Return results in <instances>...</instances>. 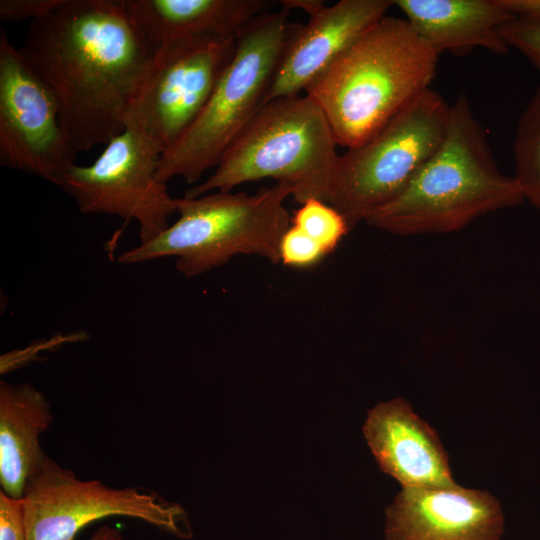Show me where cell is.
Masks as SVG:
<instances>
[{"label": "cell", "mask_w": 540, "mask_h": 540, "mask_svg": "<svg viewBox=\"0 0 540 540\" xmlns=\"http://www.w3.org/2000/svg\"><path fill=\"white\" fill-rule=\"evenodd\" d=\"M19 50L52 94L77 153L125 129L155 52L122 0H63L30 21Z\"/></svg>", "instance_id": "obj_1"}, {"label": "cell", "mask_w": 540, "mask_h": 540, "mask_svg": "<svg viewBox=\"0 0 540 540\" xmlns=\"http://www.w3.org/2000/svg\"><path fill=\"white\" fill-rule=\"evenodd\" d=\"M523 201L515 179L498 169L485 130L461 95L450 105L447 130L434 154L365 222L399 236L450 233Z\"/></svg>", "instance_id": "obj_2"}, {"label": "cell", "mask_w": 540, "mask_h": 540, "mask_svg": "<svg viewBox=\"0 0 540 540\" xmlns=\"http://www.w3.org/2000/svg\"><path fill=\"white\" fill-rule=\"evenodd\" d=\"M439 55L405 18L384 16L304 90L338 145L356 147L426 89Z\"/></svg>", "instance_id": "obj_3"}, {"label": "cell", "mask_w": 540, "mask_h": 540, "mask_svg": "<svg viewBox=\"0 0 540 540\" xmlns=\"http://www.w3.org/2000/svg\"><path fill=\"white\" fill-rule=\"evenodd\" d=\"M337 145L324 113L308 96L272 99L228 147L214 172L184 196L228 192L272 178L288 184L299 204L309 199L326 202L339 158Z\"/></svg>", "instance_id": "obj_4"}, {"label": "cell", "mask_w": 540, "mask_h": 540, "mask_svg": "<svg viewBox=\"0 0 540 540\" xmlns=\"http://www.w3.org/2000/svg\"><path fill=\"white\" fill-rule=\"evenodd\" d=\"M289 196L291 187L276 182L254 194L216 191L176 198L177 220L117 260L135 264L173 256L177 270L187 278L220 267L239 254L258 255L277 264L280 240L291 225L284 205Z\"/></svg>", "instance_id": "obj_5"}, {"label": "cell", "mask_w": 540, "mask_h": 540, "mask_svg": "<svg viewBox=\"0 0 540 540\" xmlns=\"http://www.w3.org/2000/svg\"><path fill=\"white\" fill-rule=\"evenodd\" d=\"M280 9L255 19L237 38L235 52L200 115L165 152L158 178L199 183L266 102L285 48L298 27Z\"/></svg>", "instance_id": "obj_6"}, {"label": "cell", "mask_w": 540, "mask_h": 540, "mask_svg": "<svg viewBox=\"0 0 540 540\" xmlns=\"http://www.w3.org/2000/svg\"><path fill=\"white\" fill-rule=\"evenodd\" d=\"M449 112L444 98L428 88L367 141L339 155L326 202L350 229L400 194L434 154Z\"/></svg>", "instance_id": "obj_7"}, {"label": "cell", "mask_w": 540, "mask_h": 540, "mask_svg": "<svg viewBox=\"0 0 540 540\" xmlns=\"http://www.w3.org/2000/svg\"><path fill=\"white\" fill-rule=\"evenodd\" d=\"M161 155L148 135L127 124L93 163H74L56 186L69 194L84 214L136 221L140 243H144L164 231L176 213V198L157 175Z\"/></svg>", "instance_id": "obj_8"}, {"label": "cell", "mask_w": 540, "mask_h": 540, "mask_svg": "<svg viewBox=\"0 0 540 540\" xmlns=\"http://www.w3.org/2000/svg\"><path fill=\"white\" fill-rule=\"evenodd\" d=\"M27 540H74L88 524L111 516L141 520L178 538L191 537L186 511L138 487L81 480L48 458L22 498Z\"/></svg>", "instance_id": "obj_9"}, {"label": "cell", "mask_w": 540, "mask_h": 540, "mask_svg": "<svg viewBox=\"0 0 540 540\" xmlns=\"http://www.w3.org/2000/svg\"><path fill=\"white\" fill-rule=\"evenodd\" d=\"M237 38L173 42L154 52L129 108L127 124L165 152L200 115L229 64Z\"/></svg>", "instance_id": "obj_10"}, {"label": "cell", "mask_w": 540, "mask_h": 540, "mask_svg": "<svg viewBox=\"0 0 540 540\" xmlns=\"http://www.w3.org/2000/svg\"><path fill=\"white\" fill-rule=\"evenodd\" d=\"M57 104L0 29V164L57 185L75 163Z\"/></svg>", "instance_id": "obj_11"}, {"label": "cell", "mask_w": 540, "mask_h": 540, "mask_svg": "<svg viewBox=\"0 0 540 540\" xmlns=\"http://www.w3.org/2000/svg\"><path fill=\"white\" fill-rule=\"evenodd\" d=\"M504 516L485 490L403 487L386 509V540H500Z\"/></svg>", "instance_id": "obj_12"}, {"label": "cell", "mask_w": 540, "mask_h": 540, "mask_svg": "<svg viewBox=\"0 0 540 540\" xmlns=\"http://www.w3.org/2000/svg\"><path fill=\"white\" fill-rule=\"evenodd\" d=\"M392 5L390 0H340L310 17L285 48L266 102L299 95Z\"/></svg>", "instance_id": "obj_13"}, {"label": "cell", "mask_w": 540, "mask_h": 540, "mask_svg": "<svg viewBox=\"0 0 540 540\" xmlns=\"http://www.w3.org/2000/svg\"><path fill=\"white\" fill-rule=\"evenodd\" d=\"M363 433L380 469L403 487L456 484L438 434L406 400L395 398L370 409Z\"/></svg>", "instance_id": "obj_14"}, {"label": "cell", "mask_w": 540, "mask_h": 540, "mask_svg": "<svg viewBox=\"0 0 540 540\" xmlns=\"http://www.w3.org/2000/svg\"><path fill=\"white\" fill-rule=\"evenodd\" d=\"M155 50L199 38H238L268 12L266 0H122Z\"/></svg>", "instance_id": "obj_15"}, {"label": "cell", "mask_w": 540, "mask_h": 540, "mask_svg": "<svg viewBox=\"0 0 540 540\" xmlns=\"http://www.w3.org/2000/svg\"><path fill=\"white\" fill-rule=\"evenodd\" d=\"M415 32L438 54L475 48L506 54L500 29L515 17L500 0H395Z\"/></svg>", "instance_id": "obj_16"}, {"label": "cell", "mask_w": 540, "mask_h": 540, "mask_svg": "<svg viewBox=\"0 0 540 540\" xmlns=\"http://www.w3.org/2000/svg\"><path fill=\"white\" fill-rule=\"evenodd\" d=\"M52 421L41 391L28 383L0 382V484L9 496L22 499L48 460L39 438Z\"/></svg>", "instance_id": "obj_17"}, {"label": "cell", "mask_w": 540, "mask_h": 540, "mask_svg": "<svg viewBox=\"0 0 540 540\" xmlns=\"http://www.w3.org/2000/svg\"><path fill=\"white\" fill-rule=\"evenodd\" d=\"M514 157L513 178L524 200L540 210V86L519 119Z\"/></svg>", "instance_id": "obj_18"}, {"label": "cell", "mask_w": 540, "mask_h": 540, "mask_svg": "<svg viewBox=\"0 0 540 540\" xmlns=\"http://www.w3.org/2000/svg\"><path fill=\"white\" fill-rule=\"evenodd\" d=\"M291 225L316 241L327 253L333 252L351 230L345 217L320 199H309L294 211Z\"/></svg>", "instance_id": "obj_19"}, {"label": "cell", "mask_w": 540, "mask_h": 540, "mask_svg": "<svg viewBox=\"0 0 540 540\" xmlns=\"http://www.w3.org/2000/svg\"><path fill=\"white\" fill-rule=\"evenodd\" d=\"M280 262L295 268H308L320 262L327 253L299 228L290 225L279 245Z\"/></svg>", "instance_id": "obj_20"}, {"label": "cell", "mask_w": 540, "mask_h": 540, "mask_svg": "<svg viewBox=\"0 0 540 540\" xmlns=\"http://www.w3.org/2000/svg\"><path fill=\"white\" fill-rule=\"evenodd\" d=\"M500 35L509 49L521 52L540 71V19L515 16Z\"/></svg>", "instance_id": "obj_21"}, {"label": "cell", "mask_w": 540, "mask_h": 540, "mask_svg": "<svg viewBox=\"0 0 540 540\" xmlns=\"http://www.w3.org/2000/svg\"><path fill=\"white\" fill-rule=\"evenodd\" d=\"M0 540H27L23 501L3 490L0 491Z\"/></svg>", "instance_id": "obj_22"}, {"label": "cell", "mask_w": 540, "mask_h": 540, "mask_svg": "<svg viewBox=\"0 0 540 540\" xmlns=\"http://www.w3.org/2000/svg\"><path fill=\"white\" fill-rule=\"evenodd\" d=\"M63 0H1L2 21L17 22L42 18L58 7Z\"/></svg>", "instance_id": "obj_23"}, {"label": "cell", "mask_w": 540, "mask_h": 540, "mask_svg": "<svg viewBox=\"0 0 540 540\" xmlns=\"http://www.w3.org/2000/svg\"><path fill=\"white\" fill-rule=\"evenodd\" d=\"M513 15L540 19V0H500Z\"/></svg>", "instance_id": "obj_24"}, {"label": "cell", "mask_w": 540, "mask_h": 540, "mask_svg": "<svg viewBox=\"0 0 540 540\" xmlns=\"http://www.w3.org/2000/svg\"><path fill=\"white\" fill-rule=\"evenodd\" d=\"M281 9L289 12L292 9H298L305 12L309 18L321 11L326 4L321 0H281L279 1Z\"/></svg>", "instance_id": "obj_25"}, {"label": "cell", "mask_w": 540, "mask_h": 540, "mask_svg": "<svg viewBox=\"0 0 540 540\" xmlns=\"http://www.w3.org/2000/svg\"><path fill=\"white\" fill-rule=\"evenodd\" d=\"M88 540H123L118 529L104 525L97 529Z\"/></svg>", "instance_id": "obj_26"}]
</instances>
